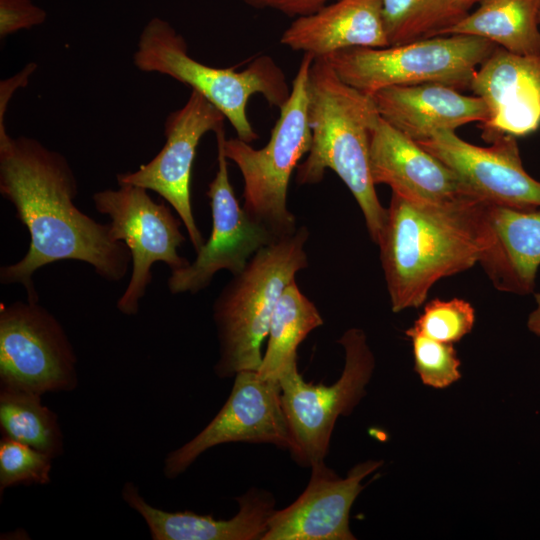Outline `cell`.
I'll list each match as a JSON object with an SVG mask.
<instances>
[{"mask_svg":"<svg viewBox=\"0 0 540 540\" xmlns=\"http://www.w3.org/2000/svg\"><path fill=\"white\" fill-rule=\"evenodd\" d=\"M0 193L27 228L30 243L19 261L0 268V282L21 284L27 300L39 301L32 280L40 268L63 260L85 262L108 282L127 274L131 255L113 239L109 224L74 203L78 182L68 160L38 140L0 130Z\"/></svg>","mask_w":540,"mask_h":540,"instance_id":"cell-1","label":"cell"},{"mask_svg":"<svg viewBox=\"0 0 540 540\" xmlns=\"http://www.w3.org/2000/svg\"><path fill=\"white\" fill-rule=\"evenodd\" d=\"M491 243L488 202L418 203L392 193L377 243L392 311L420 307L437 281L479 263Z\"/></svg>","mask_w":540,"mask_h":540,"instance_id":"cell-2","label":"cell"},{"mask_svg":"<svg viewBox=\"0 0 540 540\" xmlns=\"http://www.w3.org/2000/svg\"><path fill=\"white\" fill-rule=\"evenodd\" d=\"M380 118L371 95L346 84L326 59L314 58L308 77L312 143L297 167L296 182L316 184L333 170L355 198L376 244L387 218L370 169V142Z\"/></svg>","mask_w":540,"mask_h":540,"instance_id":"cell-3","label":"cell"},{"mask_svg":"<svg viewBox=\"0 0 540 540\" xmlns=\"http://www.w3.org/2000/svg\"><path fill=\"white\" fill-rule=\"evenodd\" d=\"M308 238L309 230L301 226L264 246L220 291L212 306L219 345L214 372L219 378L258 371L277 302L296 274L309 265Z\"/></svg>","mask_w":540,"mask_h":540,"instance_id":"cell-4","label":"cell"},{"mask_svg":"<svg viewBox=\"0 0 540 540\" xmlns=\"http://www.w3.org/2000/svg\"><path fill=\"white\" fill-rule=\"evenodd\" d=\"M133 62L140 71L167 75L202 94L223 113L237 137L250 144L258 138L247 115L250 97L260 94L280 109L291 92L284 72L270 56L255 58L242 71L208 66L192 58L183 36L158 17L142 30Z\"/></svg>","mask_w":540,"mask_h":540,"instance_id":"cell-5","label":"cell"},{"mask_svg":"<svg viewBox=\"0 0 540 540\" xmlns=\"http://www.w3.org/2000/svg\"><path fill=\"white\" fill-rule=\"evenodd\" d=\"M313 60V55L303 54L290 95L264 147L255 149L238 137L224 140L226 158L243 178V208L276 238L297 230L295 215L287 207V192L294 169L312 143L308 77Z\"/></svg>","mask_w":540,"mask_h":540,"instance_id":"cell-6","label":"cell"},{"mask_svg":"<svg viewBox=\"0 0 540 540\" xmlns=\"http://www.w3.org/2000/svg\"><path fill=\"white\" fill-rule=\"evenodd\" d=\"M496 45L481 37L449 34L383 48L356 47L324 59L346 84L366 94L392 86L440 83L469 88Z\"/></svg>","mask_w":540,"mask_h":540,"instance_id":"cell-7","label":"cell"},{"mask_svg":"<svg viewBox=\"0 0 540 540\" xmlns=\"http://www.w3.org/2000/svg\"><path fill=\"white\" fill-rule=\"evenodd\" d=\"M338 343L345 351V365L334 384L304 381L297 365L278 379L292 441L289 452L304 467L325 461L337 419L349 416L366 395L375 368V358L362 329L346 330Z\"/></svg>","mask_w":540,"mask_h":540,"instance_id":"cell-8","label":"cell"},{"mask_svg":"<svg viewBox=\"0 0 540 540\" xmlns=\"http://www.w3.org/2000/svg\"><path fill=\"white\" fill-rule=\"evenodd\" d=\"M77 356L63 326L39 301L0 307V390L44 395L78 386Z\"/></svg>","mask_w":540,"mask_h":540,"instance_id":"cell-9","label":"cell"},{"mask_svg":"<svg viewBox=\"0 0 540 540\" xmlns=\"http://www.w3.org/2000/svg\"><path fill=\"white\" fill-rule=\"evenodd\" d=\"M147 191L122 184L118 189H104L92 196L95 209L110 218L113 239L123 242L131 255V276L116 303L117 309L127 316L138 313L140 301L152 282L153 264L162 262L174 271L190 263L178 253L186 240L180 228L182 221L168 206L155 202Z\"/></svg>","mask_w":540,"mask_h":540,"instance_id":"cell-10","label":"cell"},{"mask_svg":"<svg viewBox=\"0 0 540 540\" xmlns=\"http://www.w3.org/2000/svg\"><path fill=\"white\" fill-rule=\"evenodd\" d=\"M215 134L218 169L206 193L212 214L211 234L193 262L171 271L167 286L173 295L206 289L221 270L239 273L257 251L279 239L240 205L229 178L224 127Z\"/></svg>","mask_w":540,"mask_h":540,"instance_id":"cell-11","label":"cell"},{"mask_svg":"<svg viewBox=\"0 0 540 540\" xmlns=\"http://www.w3.org/2000/svg\"><path fill=\"white\" fill-rule=\"evenodd\" d=\"M236 442L272 444L290 451L279 380L263 379L257 371L237 373L225 404L202 431L166 456L163 474L175 479L210 448Z\"/></svg>","mask_w":540,"mask_h":540,"instance_id":"cell-12","label":"cell"},{"mask_svg":"<svg viewBox=\"0 0 540 540\" xmlns=\"http://www.w3.org/2000/svg\"><path fill=\"white\" fill-rule=\"evenodd\" d=\"M225 116L202 94L192 90L184 106L164 123L166 142L148 163L133 172L116 175L118 185L143 187L159 194L178 214L196 253L205 241L191 204V173L196 150L208 132L224 127Z\"/></svg>","mask_w":540,"mask_h":540,"instance_id":"cell-13","label":"cell"},{"mask_svg":"<svg viewBox=\"0 0 540 540\" xmlns=\"http://www.w3.org/2000/svg\"><path fill=\"white\" fill-rule=\"evenodd\" d=\"M450 167L470 193L494 204L540 208V181L523 167L516 137L498 135L477 146L441 130L417 142Z\"/></svg>","mask_w":540,"mask_h":540,"instance_id":"cell-14","label":"cell"},{"mask_svg":"<svg viewBox=\"0 0 540 540\" xmlns=\"http://www.w3.org/2000/svg\"><path fill=\"white\" fill-rule=\"evenodd\" d=\"M367 460L341 478L325 461L313 464L309 482L289 506L275 510L262 540H355L351 507L364 489L362 480L382 466Z\"/></svg>","mask_w":540,"mask_h":540,"instance_id":"cell-15","label":"cell"},{"mask_svg":"<svg viewBox=\"0 0 540 540\" xmlns=\"http://www.w3.org/2000/svg\"><path fill=\"white\" fill-rule=\"evenodd\" d=\"M469 89L487 107L480 127L488 142L540 128V54L520 55L497 46L474 73Z\"/></svg>","mask_w":540,"mask_h":540,"instance_id":"cell-16","label":"cell"},{"mask_svg":"<svg viewBox=\"0 0 540 540\" xmlns=\"http://www.w3.org/2000/svg\"><path fill=\"white\" fill-rule=\"evenodd\" d=\"M370 169L375 185L386 184L413 202L441 203L473 195L450 167L383 118L372 133Z\"/></svg>","mask_w":540,"mask_h":540,"instance_id":"cell-17","label":"cell"},{"mask_svg":"<svg viewBox=\"0 0 540 540\" xmlns=\"http://www.w3.org/2000/svg\"><path fill=\"white\" fill-rule=\"evenodd\" d=\"M121 495L144 519L154 540H262L276 510L273 494L258 487L235 498L239 509L230 519L161 510L149 504L132 482L124 484Z\"/></svg>","mask_w":540,"mask_h":540,"instance_id":"cell-18","label":"cell"},{"mask_svg":"<svg viewBox=\"0 0 540 540\" xmlns=\"http://www.w3.org/2000/svg\"><path fill=\"white\" fill-rule=\"evenodd\" d=\"M371 96L381 118L416 142L441 130L455 131L487 119V107L480 97L440 83L392 86Z\"/></svg>","mask_w":540,"mask_h":540,"instance_id":"cell-19","label":"cell"},{"mask_svg":"<svg viewBox=\"0 0 540 540\" xmlns=\"http://www.w3.org/2000/svg\"><path fill=\"white\" fill-rule=\"evenodd\" d=\"M280 43L314 58L356 47H387L382 0H335L315 13L295 18Z\"/></svg>","mask_w":540,"mask_h":540,"instance_id":"cell-20","label":"cell"},{"mask_svg":"<svg viewBox=\"0 0 540 540\" xmlns=\"http://www.w3.org/2000/svg\"><path fill=\"white\" fill-rule=\"evenodd\" d=\"M492 243L479 260L493 286L502 292H534L540 266V208L488 202Z\"/></svg>","mask_w":540,"mask_h":540,"instance_id":"cell-21","label":"cell"},{"mask_svg":"<svg viewBox=\"0 0 540 540\" xmlns=\"http://www.w3.org/2000/svg\"><path fill=\"white\" fill-rule=\"evenodd\" d=\"M539 16L540 0H482L440 35H471L515 54H540Z\"/></svg>","mask_w":540,"mask_h":540,"instance_id":"cell-22","label":"cell"},{"mask_svg":"<svg viewBox=\"0 0 540 540\" xmlns=\"http://www.w3.org/2000/svg\"><path fill=\"white\" fill-rule=\"evenodd\" d=\"M315 306L291 282L280 296L271 318L268 344L257 371L263 379L278 380L289 368L297 365V348L314 329L323 325Z\"/></svg>","mask_w":540,"mask_h":540,"instance_id":"cell-23","label":"cell"},{"mask_svg":"<svg viewBox=\"0 0 540 540\" xmlns=\"http://www.w3.org/2000/svg\"><path fill=\"white\" fill-rule=\"evenodd\" d=\"M41 395L0 390V428L3 437L26 444L51 458L64 451L58 415L42 404Z\"/></svg>","mask_w":540,"mask_h":540,"instance_id":"cell-24","label":"cell"},{"mask_svg":"<svg viewBox=\"0 0 540 540\" xmlns=\"http://www.w3.org/2000/svg\"><path fill=\"white\" fill-rule=\"evenodd\" d=\"M389 46L438 36L456 23L453 0H382Z\"/></svg>","mask_w":540,"mask_h":540,"instance_id":"cell-25","label":"cell"},{"mask_svg":"<svg viewBox=\"0 0 540 540\" xmlns=\"http://www.w3.org/2000/svg\"><path fill=\"white\" fill-rule=\"evenodd\" d=\"M475 323V310L466 300L439 298L429 301L418 319L409 328L445 343L460 341Z\"/></svg>","mask_w":540,"mask_h":540,"instance_id":"cell-26","label":"cell"},{"mask_svg":"<svg viewBox=\"0 0 540 540\" xmlns=\"http://www.w3.org/2000/svg\"><path fill=\"white\" fill-rule=\"evenodd\" d=\"M406 335L412 341L414 370L424 385L441 389L461 378V362L453 343L440 342L409 329Z\"/></svg>","mask_w":540,"mask_h":540,"instance_id":"cell-27","label":"cell"},{"mask_svg":"<svg viewBox=\"0 0 540 540\" xmlns=\"http://www.w3.org/2000/svg\"><path fill=\"white\" fill-rule=\"evenodd\" d=\"M50 456L26 444L2 437L0 441V492L16 485H45L51 481Z\"/></svg>","mask_w":540,"mask_h":540,"instance_id":"cell-28","label":"cell"},{"mask_svg":"<svg viewBox=\"0 0 540 540\" xmlns=\"http://www.w3.org/2000/svg\"><path fill=\"white\" fill-rule=\"evenodd\" d=\"M46 20V12L30 0H0V37L30 29Z\"/></svg>","mask_w":540,"mask_h":540,"instance_id":"cell-29","label":"cell"},{"mask_svg":"<svg viewBox=\"0 0 540 540\" xmlns=\"http://www.w3.org/2000/svg\"><path fill=\"white\" fill-rule=\"evenodd\" d=\"M257 9H273L290 17L315 13L333 0H241Z\"/></svg>","mask_w":540,"mask_h":540,"instance_id":"cell-30","label":"cell"},{"mask_svg":"<svg viewBox=\"0 0 540 540\" xmlns=\"http://www.w3.org/2000/svg\"><path fill=\"white\" fill-rule=\"evenodd\" d=\"M36 67V64L29 63L19 74L1 82L0 128H5L3 119L12 94L17 88L27 84L30 75L36 70Z\"/></svg>","mask_w":540,"mask_h":540,"instance_id":"cell-31","label":"cell"},{"mask_svg":"<svg viewBox=\"0 0 540 540\" xmlns=\"http://www.w3.org/2000/svg\"><path fill=\"white\" fill-rule=\"evenodd\" d=\"M536 307L529 314L527 328L537 336H540V292L534 295Z\"/></svg>","mask_w":540,"mask_h":540,"instance_id":"cell-32","label":"cell"},{"mask_svg":"<svg viewBox=\"0 0 540 540\" xmlns=\"http://www.w3.org/2000/svg\"><path fill=\"white\" fill-rule=\"evenodd\" d=\"M482 0H453L454 8L460 19L465 16L470 8L479 4Z\"/></svg>","mask_w":540,"mask_h":540,"instance_id":"cell-33","label":"cell"},{"mask_svg":"<svg viewBox=\"0 0 540 540\" xmlns=\"http://www.w3.org/2000/svg\"><path fill=\"white\" fill-rule=\"evenodd\" d=\"M539 22H540V16H539Z\"/></svg>","mask_w":540,"mask_h":540,"instance_id":"cell-34","label":"cell"}]
</instances>
